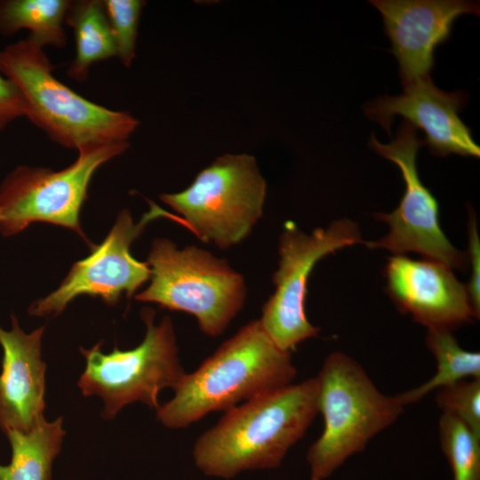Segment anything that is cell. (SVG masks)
<instances>
[{"label": "cell", "mask_w": 480, "mask_h": 480, "mask_svg": "<svg viewBox=\"0 0 480 480\" xmlns=\"http://www.w3.org/2000/svg\"><path fill=\"white\" fill-rule=\"evenodd\" d=\"M423 140L417 129L403 121L396 138L383 144L372 133L370 147L399 168L404 191L399 205L390 213L377 212L374 217L386 222L388 234L376 240L364 242L371 249H386L396 255L417 252L426 260L440 262L451 269L465 270L468 260L466 253L456 249L444 235L438 220V204L420 180L417 155Z\"/></svg>", "instance_id": "obj_10"}, {"label": "cell", "mask_w": 480, "mask_h": 480, "mask_svg": "<svg viewBox=\"0 0 480 480\" xmlns=\"http://www.w3.org/2000/svg\"><path fill=\"white\" fill-rule=\"evenodd\" d=\"M318 412L316 378L259 396L226 412L196 439L193 459L209 476L279 467Z\"/></svg>", "instance_id": "obj_1"}, {"label": "cell", "mask_w": 480, "mask_h": 480, "mask_svg": "<svg viewBox=\"0 0 480 480\" xmlns=\"http://www.w3.org/2000/svg\"><path fill=\"white\" fill-rule=\"evenodd\" d=\"M436 404L480 436V379L459 380L436 389Z\"/></svg>", "instance_id": "obj_22"}, {"label": "cell", "mask_w": 480, "mask_h": 480, "mask_svg": "<svg viewBox=\"0 0 480 480\" xmlns=\"http://www.w3.org/2000/svg\"><path fill=\"white\" fill-rule=\"evenodd\" d=\"M62 418L54 421L43 420L28 433L9 429L12 447L9 465L0 464V480H51L52 465L61 451L66 431Z\"/></svg>", "instance_id": "obj_16"}, {"label": "cell", "mask_w": 480, "mask_h": 480, "mask_svg": "<svg viewBox=\"0 0 480 480\" xmlns=\"http://www.w3.org/2000/svg\"><path fill=\"white\" fill-rule=\"evenodd\" d=\"M383 275L398 310L428 329L452 332L476 318L466 285L440 262L395 255L388 258Z\"/></svg>", "instance_id": "obj_14"}, {"label": "cell", "mask_w": 480, "mask_h": 480, "mask_svg": "<svg viewBox=\"0 0 480 480\" xmlns=\"http://www.w3.org/2000/svg\"><path fill=\"white\" fill-rule=\"evenodd\" d=\"M266 181L254 156L225 154L203 169L189 187L160 199L199 239L228 249L244 240L261 218Z\"/></svg>", "instance_id": "obj_6"}, {"label": "cell", "mask_w": 480, "mask_h": 480, "mask_svg": "<svg viewBox=\"0 0 480 480\" xmlns=\"http://www.w3.org/2000/svg\"><path fill=\"white\" fill-rule=\"evenodd\" d=\"M65 23L72 28L76 40V57L67 74L81 83L92 64L116 56L102 1H71Z\"/></svg>", "instance_id": "obj_17"}, {"label": "cell", "mask_w": 480, "mask_h": 480, "mask_svg": "<svg viewBox=\"0 0 480 480\" xmlns=\"http://www.w3.org/2000/svg\"><path fill=\"white\" fill-rule=\"evenodd\" d=\"M150 209L135 222L128 210H123L104 241L92 248L91 254L73 264L66 278L54 292L33 302L28 314L36 316L60 314L67 305L81 295L99 297L116 305L122 296L130 299L150 279L148 262L133 258L131 244L143 233L148 223L160 217L178 216L150 202Z\"/></svg>", "instance_id": "obj_11"}, {"label": "cell", "mask_w": 480, "mask_h": 480, "mask_svg": "<svg viewBox=\"0 0 480 480\" xmlns=\"http://www.w3.org/2000/svg\"><path fill=\"white\" fill-rule=\"evenodd\" d=\"M140 315L146 333L137 347L129 350L115 347L105 354L100 341L90 349L80 348L86 365L77 385L84 396L102 399L106 420L114 419L122 408L137 401L156 410L159 392L173 389L186 373L170 316L156 324L152 308H143Z\"/></svg>", "instance_id": "obj_7"}, {"label": "cell", "mask_w": 480, "mask_h": 480, "mask_svg": "<svg viewBox=\"0 0 480 480\" xmlns=\"http://www.w3.org/2000/svg\"><path fill=\"white\" fill-rule=\"evenodd\" d=\"M12 329L0 326V428L28 433L43 420L46 364L41 358L44 326L26 333L12 314Z\"/></svg>", "instance_id": "obj_15"}, {"label": "cell", "mask_w": 480, "mask_h": 480, "mask_svg": "<svg viewBox=\"0 0 480 480\" xmlns=\"http://www.w3.org/2000/svg\"><path fill=\"white\" fill-rule=\"evenodd\" d=\"M426 345L436 361V372L428 381L396 396L404 405L414 404L427 394L465 378L480 379V354L463 349L452 332L428 329Z\"/></svg>", "instance_id": "obj_19"}, {"label": "cell", "mask_w": 480, "mask_h": 480, "mask_svg": "<svg viewBox=\"0 0 480 480\" xmlns=\"http://www.w3.org/2000/svg\"><path fill=\"white\" fill-rule=\"evenodd\" d=\"M68 0H0V34L12 36L21 29L39 45H66L65 19Z\"/></svg>", "instance_id": "obj_18"}, {"label": "cell", "mask_w": 480, "mask_h": 480, "mask_svg": "<svg viewBox=\"0 0 480 480\" xmlns=\"http://www.w3.org/2000/svg\"><path fill=\"white\" fill-rule=\"evenodd\" d=\"M128 142L80 148L77 159L60 171L20 165L0 185V232L9 236L33 222L70 228L83 238L79 214L98 168L123 154Z\"/></svg>", "instance_id": "obj_8"}, {"label": "cell", "mask_w": 480, "mask_h": 480, "mask_svg": "<svg viewBox=\"0 0 480 480\" xmlns=\"http://www.w3.org/2000/svg\"><path fill=\"white\" fill-rule=\"evenodd\" d=\"M316 378L318 412L324 424L307 452V460L310 480H325L391 426L403 413L404 405L396 396L381 393L364 369L341 352L331 353Z\"/></svg>", "instance_id": "obj_4"}, {"label": "cell", "mask_w": 480, "mask_h": 480, "mask_svg": "<svg viewBox=\"0 0 480 480\" xmlns=\"http://www.w3.org/2000/svg\"><path fill=\"white\" fill-rule=\"evenodd\" d=\"M297 374L291 352L281 349L260 319L241 327L192 372L185 373L174 395L156 410L166 428H183L214 412H228L263 394L285 387Z\"/></svg>", "instance_id": "obj_2"}, {"label": "cell", "mask_w": 480, "mask_h": 480, "mask_svg": "<svg viewBox=\"0 0 480 480\" xmlns=\"http://www.w3.org/2000/svg\"><path fill=\"white\" fill-rule=\"evenodd\" d=\"M382 15L385 34L399 67L404 88L429 78L435 51L450 37L454 21L479 15V4L464 0H372Z\"/></svg>", "instance_id": "obj_12"}, {"label": "cell", "mask_w": 480, "mask_h": 480, "mask_svg": "<svg viewBox=\"0 0 480 480\" xmlns=\"http://www.w3.org/2000/svg\"><path fill=\"white\" fill-rule=\"evenodd\" d=\"M33 38L8 44L0 51V73L20 91L26 117L59 145L79 149L94 144L128 142L139 121L88 100L62 84Z\"/></svg>", "instance_id": "obj_3"}, {"label": "cell", "mask_w": 480, "mask_h": 480, "mask_svg": "<svg viewBox=\"0 0 480 480\" xmlns=\"http://www.w3.org/2000/svg\"><path fill=\"white\" fill-rule=\"evenodd\" d=\"M26 115L27 107L20 91L0 73V133L12 122Z\"/></svg>", "instance_id": "obj_24"}, {"label": "cell", "mask_w": 480, "mask_h": 480, "mask_svg": "<svg viewBox=\"0 0 480 480\" xmlns=\"http://www.w3.org/2000/svg\"><path fill=\"white\" fill-rule=\"evenodd\" d=\"M438 432L453 480H480V436L447 413L439 419Z\"/></svg>", "instance_id": "obj_20"}, {"label": "cell", "mask_w": 480, "mask_h": 480, "mask_svg": "<svg viewBox=\"0 0 480 480\" xmlns=\"http://www.w3.org/2000/svg\"><path fill=\"white\" fill-rule=\"evenodd\" d=\"M116 46V57L129 68L135 57L138 27L144 1H102Z\"/></svg>", "instance_id": "obj_21"}, {"label": "cell", "mask_w": 480, "mask_h": 480, "mask_svg": "<svg viewBox=\"0 0 480 480\" xmlns=\"http://www.w3.org/2000/svg\"><path fill=\"white\" fill-rule=\"evenodd\" d=\"M364 244L357 224L340 219L328 228L308 234L288 221L279 236V262L273 275L275 292L262 307L260 321L274 342L291 352L300 343L316 337L319 327L306 315L308 278L316 264L336 251Z\"/></svg>", "instance_id": "obj_9"}, {"label": "cell", "mask_w": 480, "mask_h": 480, "mask_svg": "<svg viewBox=\"0 0 480 480\" xmlns=\"http://www.w3.org/2000/svg\"><path fill=\"white\" fill-rule=\"evenodd\" d=\"M147 262L150 284L135 299L194 316L205 335L222 334L244 305L243 276L204 249H180L168 238H156Z\"/></svg>", "instance_id": "obj_5"}, {"label": "cell", "mask_w": 480, "mask_h": 480, "mask_svg": "<svg viewBox=\"0 0 480 480\" xmlns=\"http://www.w3.org/2000/svg\"><path fill=\"white\" fill-rule=\"evenodd\" d=\"M468 260L471 267V276L467 290L471 306L476 318L480 315V287H479V268H480V243L476 228V220L473 212L470 213L468 226Z\"/></svg>", "instance_id": "obj_23"}, {"label": "cell", "mask_w": 480, "mask_h": 480, "mask_svg": "<svg viewBox=\"0 0 480 480\" xmlns=\"http://www.w3.org/2000/svg\"><path fill=\"white\" fill-rule=\"evenodd\" d=\"M468 100L465 91H443L429 77L404 88L402 94L376 98L364 107V112L389 135L394 118L403 116L417 130L424 132L423 142L435 156L455 154L479 157L480 148L459 116Z\"/></svg>", "instance_id": "obj_13"}]
</instances>
